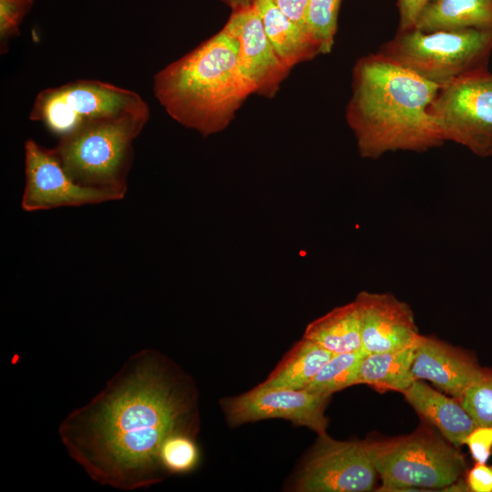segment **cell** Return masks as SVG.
<instances>
[{
	"instance_id": "obj_24",
	"label": "cell",
	"mask_w": 492,
	"mask_h": 492,
	"mask_svg": "<svg viewBox=\"0 0 492 492\" xmlns=\"http://www.w3.org/2000/svg\"><path fill=\"white\" fill-rule=\"evenodd\" d=\"M458 400L477 426L492 427V371L484 369Z\"/></svg>"
},
{
	"instance_id": "obj_11",
	"label": "cell",
	"mask_w": 492,
	"mask_h": 492,
	"mask_svg": "<svg viewBox=\"0 0 492 492\" xmlns=\"http://www.w3.org/2000/svg\"><path fill=\"white\" fill-rule=\"evenodd\" d=\"M331 395L304 389L267 387L259 384L241 395L223 400L222 408L231 425L263 419L282 418L326 434L325 408Z\"/></svg>"
},
{
	"instance_id": "obj_2",
	"label": "cell",
	"mask_w": 492,
	"mask_h": 492,
	"mask_svg": "<svg viewBox=\"0 0 492 492\" xmlns=\"http://www.w3.org/2000/svg\"><path fill=\"white\" fill-rule=\"evenodd\" d=\"M439 89L379 52L362 56L353 70L346 108L360 156L422 152L444 143L430 111Z\"/></svg>"
},
{
	"instance_id": "obj_29",
	"label": "cell",
	"mask_w": 492,
	"mask_h": 492,
	"mask_svg": "<svg viewBox=\"0 0 492 492\" xmlns=\"http://www.w3.org/2000/svg\"><path fill=\"white\" fill-rule=\"evenodd\" d=\"M272 1L288 17L307 31L305 27V12L309 0Z\"/></svg>"
},
{
	"instance_id": "obj_10",
	"label": "cell",
	"mask_w": 492,
	"mask_h": 492,
	"mask_svg": "<svg viewBox=\"0 0 492 492\" xmlns=\"http://www.w3.org/2000/svg\"><path fill=\"white\" fill-rule=\"evenodd\" d=\"M26 185L21 206L26 211L78 207L121 200L119 193L75 181L51 149L35 140L25 143Z\"/></svg>"
},
{
	"instance_id": "obj_17",
	"label": "cell",
	"mask_w": 492,
	"mask_h": 492,
	"mask_svg": "<svg viewBox=\"0 0 492 492\" xmlns=\"http://www.w3.org/2000/svg\"><path fill=\"white\" fill-rule=\"evenodd\" d=\"M414 27L421 31L492 30V0H434L422 12Z\"/></svg>"
},
{
	"instance_id": "obj_25",
	"label": "cell",
	"mask_w": 492,
	"mask_h": 492,
	"mask_svg": "<svg viewBox=\"0 0 492 492\" xmlns=\"http://www.w3.org/2000/svg\"><path fill=\"white\" fill-rule=\"evenodd\" d=\"M35 0H0L1 50L5 49L11 38L19 34L20 25L31 9Z\"/></svg>"
},
{
	"instance_id": "obj_13",
	"label": "cell",
	"mask_w": 492,
	"mask_h": 492,
	"mask_svg": "<svg viewBox=\"0 0 492 492\" xmlns=\"http://www.w3.org/2000/svg\"><path fill=\"white\" fill-rule=\"evenodd\" d=\"M356 304L363 350L367 354L395 351L415 344L419 337L410 306L391 293L360 292Z\"/></svg>"
},
{
	"instance_id": "obj_30",
	"label": "cell",
	"mask_w": 492,
	"mask_h": 492,
	"mask_svg": "<svg viewBox=\"0 0 492 492\" xmlns=\"http://www.w3.org/2000/svg\"><path fill=\"white\" fill-rule=\"evenodd\" d=\"M226 1L235 11V10L251 5L254 0H226Z\"/></svg>"
},
{
	"instance_id": "obj_8",
	"label": "cell",
	"mask_w": 492,
	"mask_h": 492,
	"mask_svg": "<svg viewBox=\"0 0 492 492\" xmlns=\"http://www.w3.org/2000/svg\"><path fill=\"white\" fill-rule=\"evenodd\" d=\"M431 114L443 141H453L478 157L492 156V73L487 69L441 87Z\"/></svg>"
},
{
	"instance_id": "obj_1",
	"label": "cell",
	"mask_w": 492,
	"mask_h": 492,
	"mask_svg": "<svg viewBox=\"0 0 492 492\" xmlns=\"http://www.w3.org/2000/svg\"><path fill=\"white\" fill-rule=\"evenodd\" d=\"M197 424L190 380L158 351L142 349L62 420L58 435L92 480L131 491L163 480V445L178 433L195 435Z\"/></svg>"
},
{
	"instance_id": "obj_7",
	"label": "cell",
	"mask_w": 492,
	"mask_h": 492,
	"mask_svg": "<svg viewBox=\"0 0 492 492\" xmlns=\"http://www.w3.org/2000/svg\"><path fill=\"white\" fill-rule=\"evenodd\" d=\"M149 107L136 92L94 79H78L44 89L36 96L30 119L59 138L87 121Z\"/></svg>"
},
{
	"instance_id": "obj_28",
	"label": "cell",
	"mask_w": 492,
	"mask_h": 492,
	"mask_svg": "<svg viewBox=\"0 0 492 492\" xmlns=\"http://www.w3.org/2000/svg\"><path fill=\"white\" fill-rule=\"evenodd\" d=\"M466 482L470 491L492 492V466L476 463L467 472Z\"/></svg>"
},
{
	"instance_id": "obj_26",
	"label": "cell",
	"mask_w": 492,
	"mask_h": 492,
	"mask_svg": "<svg viewBox=\"0 0 492 492\" xmlns=\"http://www.w3.org/2000/svg\"><path fill=\"white\" fill-rule=\"evenodd\" d=\"M465 445L476 463H487L492 452V427L477 426L466 438Z\"/></svg>"
},
{
	"instance_id": "obj_22",
	"label": "cell",
	"mask_w": 492,
	"mask_h": 492,
	"mask_svg": "<svg viewBox=\"0 0 492 492\" xmlns=\"http://www.w3.org/2000/svg\"><path fill=\"white\" fill-rule=\"evenodd\" d=\"M342 0H309L305 12V27L321 54L331 52L337 30Z\"/></svg>"
},
{
	"instance_id": "obj_23",
	"label": "cell",
	"mask_w": 492,
	"mask_h": 492,
	"mask_svg": "<svg viewBox=\"0 0 492 492\" xmlns=\"http://www.w3.org/2000/svg\"><path fill=\"white\" fill-rule=\"evenodd\" d=\"M194 436L195 435L189 433H178L166 440L160 459L167 475L186 474L196 467L199 449Z\"/></svg>"
},
{
	"instance_id": "obj_20",
	"label": "cell",
	"mask_w": 492,
	"mask_h": 492,
	"mask_svg": "<svg viewBox=\"0 0 492 492\" xmlns=\"http://www.w3.org/2000/svg\"><path fill=\"white\" fill-rule=\"evenodd\" d=\"M333 355L318 343L302 338L286 353L261 384L267 387L304 389Z\"/></svg>"
},
{
	"instance_id": "obj_9",
	"label": "cell",
	"mask_w": 492,
	"mask_h": 492,
	"mask_svg": "<svg viewBox=\"0 0 492 492\" xmlns=\"http://www.w3.org/2000/svg\"><path fill=\"white\" fill-rule=\"evenodd\" d=\"M376 470L364 441H339L319 435L298 472L300 492H365L374 488Z\"/></svg>"
},
{
	"instance_id": "obj_5",
	"label": "cell",
	"mask_w": 492,
	"mask_h": 492,
	"mask_svg": "<svg viewBox=\"0 0 492 492\" xmlns=\"http://www.w3.org/2000/svg\"><path fill=\"white\" fill-rule=\"evenodd\" d=\"M365 444L381 479L379 491H443L466 469L457 447L425 425L405 436Z\"/></svg>"
},
{
	"instance_id": "obj_27",
	"label": "cell",
	"mask_w": 492,
	"mask_h": 492,
	"mask_svg": "<svg viewBox=\"0 0 492 492\" xmlns=\"http://www.w3.org/2000/svg\"><path fill=\"white\" fill-rule=\"evenodd\" d=\"M434 0H397L399 12L398 30H408L415 26L422 12Z\"/></svg>"
},
{
	"instance_id": "obj_15",
	"label": "cell",
	"mask_w": 492,
	"mask_h": 492,
	"mask_svg": "<svg viewBox=\"0 0 492 492\" xmlns=\"http://www.w3.org/2000/svg\"><path fill=\"white\" fill-rule=\"evenodd\" d=\"M401 394L425 422L456 447L465 445L467 436L477 427L457 398L439 393L423 380H415Z\"/></svg>"
},
{
	"instance_id": "obj_16",
	"label": "cell",
	"mask_w": 492,
	"mask_h": 492,
	"mask_svg": "<svg viewBox=\"0 0 492 492\" xmlns=\"http://www.w3.org/2000/svg\"><path fill=\"white\" fill-rule=\"evenodd\" d=\"M265 34L282 63L291 70L320 55L309 33L288 17L272 0H254Z\"/></svg>"
},
{
	"instance_id": "obj_3",
	"label": "cell",
	"mask_w": 492,
	"mask_h": 492,
	"mask_svg": "<svg viewBox=\"0 0 492 492\" xmlns=\"http://www.w3.org/2000/svg\"><path fill=\"white\" fill-rule=\"evenodd\" d=\"M153 92L182 126L202 136L222 131L251 94L239 68L236 38L222 28L159 70Z\"/></svg>"
},
{
	"instance_id": "obj_12",
	"label": "cell",
	"mask_w": 492,
	"mask_h": 492,
	"mask_svg": "<svg viewBox=\"0 0 492 492\" xmlns=\"http://www.w3.org/2000/svg\"><path fill=\"white\" fill-rule=\"evenodd\" d=\"M223 28L238 42L239 68L251 94L272 97L290 70L276 55L252 5L235 10Z\"/></svg>"
},
{
	"instance_id": "obj_14",
	"label": "cell",
	"mask_w": 492,
	"mask_h": 492,
	"mask_svg": "<svg viewBox=\"0 0 492 492\" xmlns=\"http://www.w3.org/2000/svg\"><path fill=\"white\" fill-rule=\"evenodd\" d=\"M483 371L464 350L433 336L419 337L411 367L415 380H427L458 399Z\"/></svg>"
},
{
	"instance_id": "obj_6",
	"label": "cell",
	"mask_w": 492,
	"mask_h": 492,
	"mask_svg": "<svg viewBox=\"0 0 492 492\" xmlns=\"http://www.w3.org/2000/svg\"><path fill=\"white\" fill-rule=\"evenodd\" d=\"M491 51L492 30L421 31L413 27L398 30L379 53L441 87L487 69Z\"/></svg>"
},
{
	"instance_id": "obj_19",
	"label": "cell",
	"mask_w": 492,
	"mask_h": 492,
	"mask_svg": "<svg viewBox=\"0 0 492 492\" xmlns=\"http://www.w3.org/2000/svg\"><path fill=\"white\" fill-rule=\"evenodd\" d=\"M417 342L395 351L367 354L359 366L356 384H367L380 392L407 389L415 380L411 367Z\"/></svg>"
},
{
	"instance_id": "obj_21",
	"label": "cell",
	"mask_w": 492,
	"mask_h": 492,
	"mask_svg": "<svg viewBox=\"0 0 492 492\" xmlns=\"http://www.w3.org/2000/svg\"><path fill=\"white\" fill-rule=\"evenodd\" d=\"M364 350L334 354L317 373L304 390L324 395L355 385Z\"/></svg>"
},
{
	"instance_id": "obj_4",
	"label": "cell",
	"mask_w": 492,
	"mask_h": 492,
	"mask_svg": "<svg viewBox=\"0 0 492 492\" xmlns=\"http://www.w3.org/2000/svg\"><path fill=\"white\" fill-rule=\"evenodd\" d=\"M149 118V108L81 124L59 138L52 149L77 183L125 195L132 143Z\"/></svg>"
},
{
	"instance_id": "obj_18",
	"label": "cell",
	"mask_w": 492,
	"mask_h": 492,
	"mask_svg": "<svg viewBox=\"0 0 492 492\" xmlns=\"http://www.w3.org/2000/svg\"><path fill=\"white\" fill-rule=\"evenodd\" d=\"M302 338L313 341L334 354L363 350L357 307L353 301L333 308L311 322Z\"/></svg>"
}]
</instances>
